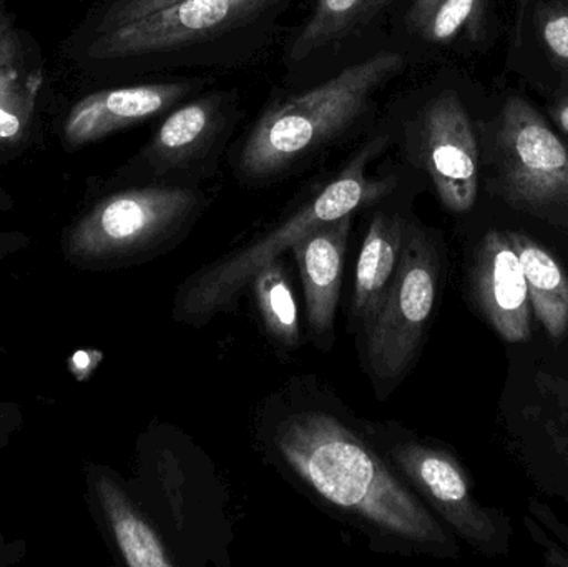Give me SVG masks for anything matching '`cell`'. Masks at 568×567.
<instances>
[{
  "label": "cell",
  "instance_id": "cell-2",
  "mask_svg": "<svg viewBox=\"0 0 568 567\" xmlns=\"http://www.w3.org/2000/svg\"><path fill=\"white\" fill-rule=\"evenodd\" d=\"M386 139L371 140L320 192L297 206L268 232L243 249L229 253L212 265L190 276L179 288L173 303V318L189 325H203L235 305L256 273L282 259L301 236L323 223L374 205L394 189V180L373 179L371 162L386 149Z\"/></svg>",
  "mask_w": 568,
  "mask_h": 567
},
{
  "label": "cell",
  "instance_id": "cell-22",
  "mask_svg": "<svg viewBox=\"0 0 568 567\" xmlns=\"http://www.w3.org/2000/svg\"><path fill=\"white\" fill-rule=\"evenodd\" d=\"M486 6L487 0H440L419 32L433 43H449L463 33L477 39Z\"/></svg>",
  "mask_w": 568,
  "mask_h": 567
},
{
  "label": "cell",
  "instance_id": "cell-14",
  "mask_svg": "<svg viewBox=\"0 0 568 567\" xmlns=\"http://www.w3.org/2000/svg\"><path fill=\"white\" fill-rule=\"evenodd\" d=\"M353 215L316 226L291 249L303 282L310 333L321 352H329L334 345V318Z\"/></svg>",
  "mask_w": 568,
  "mask_h": 567
},
{
  "label": "cell",
  "instance_id": "cell-24",
  "mask_svg": "<svg viewBox=\"0 0 568 567\" xmlns=\"http://www.w3.org/2000/svg\"><path fill=\"white\" fill-rule=\"evenodd\" d=\"M529 515L556 538V541L562 546L564 551H566L568 556V526L566 523L557 518L556 513H554L546 503L537 502V499H530Z\"/></svg>",
  "mask_w": 568,
  "mask_h": 567
},
{
  "label": "cell",
  "instance_id": "cell-7",
  "mask_svg": "<svg viewBox=\"0 0 568 567\" xmlns=\"http://www.w3.org/2000/svg\"><path fill=\"white\" fill-rule=\"evenodd\" d=\"M496 166L497 189L513 209L568 226V146L519 97L500 112Z\"/></svg>",
  "mask_w": 568,
  "mask_h": 567
},
{
  "label": "cell",
  "instance_id": "cell-26",
  "mask_svg": "<svg viewBox=\"0 0 568 567\" xmlns=\"http://www.w3.org/2000/svg\"><path fill=\"white\" fill-rule=\"evenodd\" d=\"M550 115H552L554 122L562 129L568 135V92L564 93L552 109H550Z\"/></svg>",
  "mask_w": 568,
  "mask_h": 567
},
{
  "label": "cell",
  "instance_id": "cell-4",
  "mask_svg": "<svg viewBox=\"0 0 568 567\" xmlns=\"http://www.w3.org/2000/svg\"><path fill=\"white\" fill-rule=\"evenodd\" d=\"M440 266L433 236L419 223H407L396 279L359 335L364 368L379 399H386L417 362L436 310Z\"/></svg>",
  "mask_w": 568,
  "mask_h": 567
},
{
  "label": "cell",
  "instance_id": "cell-5",
  "mask_svg": "<svg viewBox=\"0 0 568 567\" xmlns=\"http://www.w3.org/2000/svg\"><path fill=\"white\" fill-rule=\"evenodd\" d=\"M369 438L463 541L489 558L509 555L514 533L509 516L477 499L469 475L449 449L404 435L397 425H371Z\"/></svg>",
  "mask_w": 568,
  "mask_h": 567
},
{
  "label": "cell",
  "instance_id": "cell-8",
  "mask_svg": "<svg viewBox=\"0 0 568 567\" xmlns=\"http://www.w3.org/2000/svg\"><path fill=\"white\" fill-rule=\"evenodd\" d=\"M203 193L185 186L149 185L112 193L87 215L89 239L109 252L160 249L192 223Z\"/></svg>",
  "mask_w": 568,
  "mask_h": 567
},
{
  "label": "cell",
  "instance_id": "cell-18",
  "mask_svg": "<svg viewBox=\"0 0 568 567\" xmlns=\"http://www.w3.org/2000/svg\"><path fill=\"white\" fill-rule=\"evenodd\" d=\"M390 0H316L290 50L291 62H301L323 47L346 39L366 26Z\"/></svg>",
  "mask_w": 568,
  "mask_h": 567
},
{
  "label": "cell",
  "instance_id": "cell-11",
  "mask_svg": "<svg viewBox=\"0 0 568 567\" xmlns=\"http://www.w3.org/2000/svg\"><path fill=\"white\" fill-rule=\"evenodd\" d=\"M423 153L443 205L453 213L473 210L479 193V143L456 93H440L427 107Z\"/></svg>",
  "mask_w": 568,
  "mask_h": 567
},
{
  "label": "cell",
  "instance_id": "cell-16",
  "mask_svg": "<svg viewBox=\"0 0 568 567\" xmlns=\"http://www.w3.org/2000/svg\"><path fill=\"white\" fill-rule=\"evenodd\" d=\"M222 95L200 97L166 117L139 153L140 165L155 172L182 169L212 142L222 123Z\"/></svg>",
  "mask_w": 568,
  "mask_h": 567
},
{
  "label": "cell",
  "instance_id": "cell-10",
  "mask_svg": "<svg viewBox=\"0 0 568 567\" xmlns=\"http://www.w3.org/2000/svg\"><path fill=\"white\" fill-rule=\"evenodd\" d=\"M513 439L534 483L568 503V379L544 369L534 373Z\"/></svg>",
  "mask_w": 568,
  "mask_h": 567
},
{
  "label": "cell",
  "instance_id": "cell-12",
  "mask_svg": "<svg viewBox=\"0 0 568 567\" xmlns=\"http://www.w3.org/2000/svg\"><path fill=\"white\" fill-rule=\"evenodd\" d=\"M193 82H155L97 90L70 103L55 123L63 152L75 153L140 125L185 99Z\"/></svg>",
  "mask_w": 568,
  "mask_h": 567
},
{
  "label": "cell",
  "instance_id": "cell-15",
  "mask_svg": "<svg viewBox=\"0 0 568 567\" xmlns=\"http://www.w3.org/2000/svg\"><path fill=\"white\" fill-rule=\"evenodd\" d=\"M407 223L399 213L376 212L357 256L351 322L363 333L383 305L397 275L406 243Z\"/></svg>",
  "mask_w": 568,
  "mask_h": 567
},
{
  "label": "cell",
  "instance_id": "cell-13",
  "mask_svg": "<svg viewBox=\"0 0 568 567\" xmlns=\"http://www.w3.org/2000/svg\"><path fill=\"white\" fill-rule=\"evenodd\" d=\"M470 295L504 342L526 343L532 336L529 286L509 230H490L480 240L470 269Z\"/></svg>",
  "mask_w": 568,
  "mask_h": 567
},
{
  "label": "cell",
  "instance_id": "cell-19",
  "mask_svg": "<svg viewBox=\"0 0 568 567\" xmlns=\"http://www.w3.org/2000/svg\"><path fill=\"white\" fill-rule=\"evenodd\" d=\"M250 288L270 338L283 348H296L300 345V316L283 260L263 266Z\"/></svg>",
  "mask_w": 568,
  "mask_h": 567
},
{
  "label": "cell",
  "instance_id": "cell-1",
  "mask_svg": "<svg viewBox=\"0 0 568 567\" xmlns=\"http://www.w3.org/2000/svg\"><path fill=\"white\" fill-rule=\"evenodd\" d=\"M272 448L317 499L383 541L456 558L459 546L376 445L323 408H290L272 428Z\"/></svg>",
  "mask_w": 568,
  "mask_h": 567
},
{
  "label": "cell",
  "instance_id": "cell-9",
  "mask_svg": "<svg viewBox=\"0 0 568 567\" xmlns=\"http://www.w3.org/2000/svg\"><path fill=\"white\" fill-rule=\"evenodd\" d=\"M49 109L45 57L36 37L0 0V163L26 155L43 133Z\"/></svg>",
  "mask_w": 568,
  "mask_h": 567
},
{
  "label": "cell",
  "instance_id": "cell-20",
  "mask_svg": "<svg viewBox=\"0 0 568 567\" xmlns=\"http://www.w3.org/2000/svg\"><path fill=\"white\" fill-rule=\"evenodd\" d=\"M106 508H109L116 543H119L126 565L132 567H172L175 565L152 526L143 522L139 513L115 489H110L106 495Z\"/></svg>",
  "mask_w": 568,
  "mask_h": 567
},
{
  "label": "cell",
  "instance_id": "cell-21",
  "mask_svg": "<svg viewBox=\"0 0 568 567\" xmlns=\"http://www.w3.org/2000/svg\"><path fill=\"white\" fill-rule=\"evenodd\" d=\"M176 2L180 0H99L63 42H80L89 37L109 32Z\"/></svg>",
  "mask_w": 568,
  "mask_h": 567
},
{
  "label": "cell",
  "instance_id": "cell-25",
  "mask_svg": "<svg viewBox=\"0 0 568 567\" xmlns=\"http://www.w3.org/2000/svg\"><path fill=\"white\" fill-rule=\"evenodd\" d=\"M440 0H413V6L409 10V22L414 29L419 32L424 23L429 19L430 13L434 12Z\"/></svg>",
  "mask_w": 568,
  "mask_h": 567
},
{
  "label": "cell",
  "instance_id": "cell-3",
  "mask_svg": "<svg viewBox=\"0 0 568 567\" xmlns=\"http://www.w3.org/2000/svg\"><path fill=\"white\" fill-rule=\"evenodd\" d=\"M404 65L400 53H377L266 110L240 153L243 175L272 179L326 145L366 112L374 93L403 72Z\"/></svg>",
  "mask_w": 568,
  "mask_h": 567
},
{
  "label": "cell",
  "instance_id": "cell-23",
  "mask_svg": "<svg viewBox=\"0 0 568 567\" xmlns=\"http://www.w3.org/2000/svg\"><path fill=\"white\" fill-rule=\"evenodd\" d=\"M539 30L550 55L568 65V0H549L539 10Z\"/></svg>",
  "mask_w": 568,
  "mask_h": 567
},
{
  "label": "cell",
  "instance_id": "cell-17",
  "mask_svg": "<svg viewBox=\"0 0 568 567\" xmlns=\"http://www.w3.org/2000/svg\"><path fill=\"white\" fill-rule=\"evenodd\" d=\"M519 253L534 316L539 320L547 335L560 340L568 333V273L562 263L532 236L510 232Z\"/></svg>",
  "mask_w": 568,
  "mask_h": 567
},
{
  "label": "cell",
  "instance_id": "cell-6",
  "mask_svg": "<svg viewBox=\"0 0 568 567\" xmlns=\"http://www.w3.org/2000/svg\"><path fill=\"white\" fill-rule=\"evenodd\" d=\"M280 0H180L142 19L80 42L63 53L89 72L139 62L245 26Z\"/></svg>",
  "mask_w": 568,
  "mask_h": 567
}]
</instances>
